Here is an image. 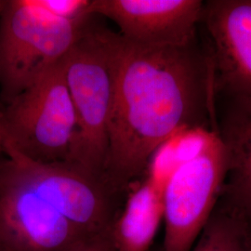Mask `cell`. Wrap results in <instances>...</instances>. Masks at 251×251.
<instances>
[{"label":"cell","instance_id":"6da1fadb","mask_svg":"<svg viewBox=\"0 0 251 251\" xmlns=\"http://www.w3.org/2000/svg\"><path fill=\"white\" fill-rule=\"evenodd\" d=\"M103 36L114 80L103 179L124 197L166 144L217 128L214 64L198 41L140 45L104 26Z\"/></svg>","mask_w":251,"mask_h":251},{"label":"cell","instance_id":"7a4b0ae2","mask_svg":"<svg viewBox=\"0 0 251 251\" xmlns=\"http://www.w3.org/2000/svg\"><path fill=\"white\" fill-rule=\"evenodd\" d=\"M95 19L90 17L62 61L76 117L75 138L66 163L104 181L114 80L103 26Z\"/></svg>","mask_w":251,"mask_h":251},{"label":"cell","instance_id":"3957f363","mask_svg":"<svg viewBox=\"0 0 251 251\" xmlns=\"http://www.w3.org/2000/svg\"><path fill=\"white\" fill-rule=\"evenodd\" d=\"M91 16L60 18L36 0H7L0 17V96L4 105L62 62Z\"/></svg>","mask_w":251,"mask_h":251},{"label":"cell","instance_id":"277c9868","mask_svg":"<svg viewBox=\"0 0 251 251\" xmlns=\"http://www.w3.org/2000/svg\"><path fill=\"white\" fill-rule=\"evenodd\" d=\"M228 172L217 128L200 130L195 150L164 179V251H190L218 205Z\"/></svg>","mask_w":251,"mask_h":251},{"label":"cell","instance_id":"5b68a950","mask_svg":"<svg viewBox=\"0 0 251 251\" xmlns=\"http://www.w3.org/2000/svg\"><path fill=\"white\" fill-rule=\"evenodd\" d=\"M0 125L6 144L28 159L42 164L68 161L76 117L62 62L4 105Z\"/></svg>","mask_w":251,"mask_h":251},{"label":"cell","instance_id":"8992f818","mask_svg":"<svg viewBox=\"0 0 251 251\" xmlns=\"http://www.w3.org/2000/svg\"><path fill=\"white\" fill-rule=\"evenodd\" d=\"M90 237L37 193L6 154L0 163V240L7 251H71Z\"/></svg>","mask_w":251,"mask_h":251},{"label":"cell","instance_id":"52a82bcc","mask_svg":"<svg viewBox=\"0 0 251 251\" xmlns=\"http://www.w3.org/2000/svg\"><path fill=\"white\" fill-rule=\"evenodd\" d=\"M10 156L28 182L70 223L88 236L112 228L123 197L107 184L68 163L42 164L30 160L6 144Z\"/></svg>","mask_w":251,"mask_h":251},{"label":"cell","instance_id":"ba28073f","mask_svg":"<svg viewBox=\"0 0 251 251\" xmlns=\"http://www.w3.org/2000/svg\"><path fill=\"white\" fill-rule=\"evenodd\" d=\"M204 1L90 0L89 15L113 21L119 34L140 45L184 47L197 41Z\"/></svg>","mask_w":251,"mask_h":251},{"label":"cell","instance_id":"9c48e42d","mask_svg":"<svg viewBox=\"0 0 251 251\" xmlns=\"http://www.w3.org/2000/svg\"><path fill=\"white\" fill-rule=\"evenodd\" d=\"M201 23L210 41L216 95L251 99V0H209Z\"/></svg>","mask_w":251,"mask_h":251},{"label":"cell","instance_id":"30bf717a","mask_svg":"<svg viewBox=\"0 0 251 251\" xmlns=\"http://www.w3.org/2000/svg\"><path fill=\"white\" fill-rule=\"evenodd\" d=\"M217 130L229 157L219 204L251 221V99L226 97Z\"/></svg>","mask_w":251,"mask_h":251},{"label":"cell","instance_id":"8fae6325","mask_svg":"<svg viewBox=\"0 0 251 251\" xmlns=\"http://www.w3.org/2000/svg\"><path fill=\"white\" fill-rule=\"evenodd\" d=\"M147 177L126 194L111 228L116 251H150L164 222V179L148 170Z\"/></svg>","mask_w":251,"mask_h":251},{"label":"cell","instance_id":"7c38bea8","mask_svg":"<svg viewBox=\"0 0 251 251\" xmlns=\"http://www.w3.org/2000/svg\"><path fill=\"white\" fill-rule=\"evenodd\" d=\"M190 251H251L249 222L218 203Z\"/></svg>","mask_w":251,"mask_h":251},{"label":"cell","instance_id":"4fadbf2b","mask_svg":"<svg viewBox=\"0 0 251 251\" xmlns=\"http://www.w3.org/2000/svg\"><path fill=\"white\" fill-rule=\"evenodd\" d=\"M36 4L60 18L78 20L90 16L87 8L90 0H36Z\"/></svg>","mask_w":251,"mask_h":251},{"label":"cell","instance_id":"5bb4252c","mask_svg":"<svg viewBox=\"0 0 251 251\" xmlns=\"http://www.w3.org/2000/svg\"><path fill=\"white\" fill-rule=\"evenodd\" d=\"M71 251H116L111 236V229L85 240Z\"/></svg>","mask_w":251,"mask_h":251},{"label":"cell","instance_id":"9a60e30c","mask_svg":"<svg viewBox=\"0 0 251 251\" xmlns=\"http://www.w3.org/2000/svg\"><path fill=\"white\" fill-rule=\"evenodd\" d=\"M5 146H6V138L3 132L2 126L0 125V163L5 158L6 152H5Z\"/></svg>","mask_w":251,"mask_h":251},{"label":"cell","instance_id":"2e32d148","mask_svg":"<svg viewBox=\"0 0 251 251\" xmlns=\"http://www.w3.org/2000/svg\"><path fill=\"white\" fill-rule=\"evenodd\" d=\"M6 2H7V0H0V17H1V14H2L3 9L5 8Z\"/></svg>","mask_w":251,"mask_h":251},{"label":"cell","instance_id":"e0dca14e","mask_svg":"<svg viewBox=\"0 0 251 251\" xmlns=\"http://www.w3.org/2000/svg\"><path fill=\"white\" fill-rule=\"evenodd\" d=\"M0 251H7V250L4 247V245L1 242V240H0Z\"/></svg>","mask_w":251,"mask_h":251},{"label":"cell","instance_id":"ac0fdd59","mask_svg":"<svg viewBox=\"0 0 251 251\" xmlns=\"http://www.w3.org/2000/svg\"><path fill=\"white\" fill-rule=\"evenodd\" d=\"M249 222V225H250V231H251V221H248Z\"/></svg>","mask_w":251,"mask_h":251}]
</instances>
